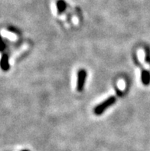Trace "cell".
I'll use <instances>...</instances> for the list:
<instances>
[{
	"mask_svg": "<svg viewBox=\"0 0 150 151\" xmlns=\"http://www.w3.org/2000/svg\"><path fill=\"white\" fill-rule=\"evenodd\" d=\"M66 2L64 0H58L57 2V8L58 13H62L66 9Z\"/></svg>",
	"mask_w": 150,
	"mask_h": 151,
	"instance_id": "5",
	"label": "cell"
},
{
	"mask_svg": "<svg viewBox=\"0 0 150 151\" xmlns=\"http://www.w3.org/2000/svg\"><path fill=\"white\" fill-rule=\"evenodd\" d=\"M116 102V98L115 97H110L109 98L103 101L100 104L97 105V107L94 108V114L97 115H100L103 114L106 111L108 107L110 106H112L114 103Z\"/></svg>",
	"mask_w": 150,
	"mask_h": 151,
	"instance_id": "1",
	"label": "cell"
},
{
	"mask_svg": "<svg viewBox=\"0 0 150 151\" xmlns=\"http://www.w3.org/2000/svg\"><path fill=\"white\" fill-rule=\"evenodd\" d=\"M142 82L144 85H149L150 84V73L148 71H143L142 72Z\"/></svg>",
	"mask_w": 150,
	"mask_h": 151,
	"instance_id": "3",
	"label": "cell"
},
{
	"mask_svg": "<svg viewBox=\"0 0 150 151\" xmlns=\"http://www.w3.org/2000/svg\"><path fill=\"white\" fill-rule=\"evenodd\" d=\"M1 67H2L4 71H6V70L9 68V59H8V56L6 55H3V56H2V61H1Z\"/></svg>",
	"mask_w": 150,
	"mask_h": 151,
	"instance_id": "4",
	"label": "cell"
},
{
	"mask_svg": "<svg viewBox=\"0 0 150 151\" xmlns=\"http://www.w3.org/2000/svg\"><path fill=\"white\" fill-rule=\"evenodd\" d=\"M22 151H29V150H22Z\"/></svg>",
	"mask_w": 150,
	"mask_h": 151,
	"instance_id": "6",
	"label": "cell"
},
{
	"mask_svg": "<svg viewBox=\"0 0 150 151\" xmlns=\"http://www.w3.org/2000/svg\"><path fill=\"white\" fill-rule=\"evenodd\" d=\"M87 78V71L81 69L78 73V82H77V89L79 92L82 91L84 89V83Z\"/></svg>",
	"mask_w": 150,
	"mask_h": 151,
	"instance_id": "2",
	"label": "cell"
}]
</instances>
